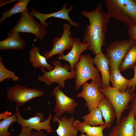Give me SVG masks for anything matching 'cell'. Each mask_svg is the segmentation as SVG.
<instances>
[{"mask_svg":"<svg viewBox=\"0 0 136 136\" xmlns=\"http://www.w3.org/2000/svg\"><path fill=\"white\" fill-rule=\"evenodd\" d=\"M7 93V99L15 103L18 106H22L30 100L45 94L43 90L28 88L18 84L10 87Z\"/></svg>","mask_w":136,"mask_h":136,"instance_id":"8","label":"cell"},{"mask_svg":"<svg viewBox=\"0 0 136 136\" xmlns=\"http://www.w3.org/2000/svg\"><path fill=\"white\" fill-rule=\"evenodd\" d=\"M99 91L113 106L116 113V123L117 124L121 119L123 112L127 108L129 102L133 99V95L130 93V89L127 88L125 92L121 93L110 85L106 87H100Z\"/></svg>","mask_w":136,"mask_h":136,"instance_id":"5","label":"cell"},{"mask_svg":"<svg viewBox=\"0 0 136 136\" xmlns=\"http://www.w3.org/2000/svg\"><path fill=\"white\" fill-rule=\"evenodd\" d=\"M12 113L10 112L6 111L0 114V119L7 118L12 116Z\"/></svg>","mask_w":136,"mask_h":136,"instance_id":"33","label":"cell"},{"mask_svg":"<svg viewBox=\"0 0 136 136\" xmlns=\"http://www.w3.org/2000/svg\"><path fill=\"white\" fill-rule=\"evenodd\" d=\"M97 107L100 110L105 120L106 128H110L116 117L115 110L109 100L105 96L100 102Z\"/></svg>","mask_w":136,"mask_h":136,"instance_id":"19","label":"cell"},{"mask_svg":"<svg viewBox=\"0 0 136 136\" xmlns=\"http://www.w3.org/2000/svg\"><path fill=\"white\" fill-rule=\"evenodd\" d=\"M71 25L67 23L63 24L61 36L60 37H57L53 39L52 49L49 51L45 52L44 54V56L47 60L56 54L64 55L65 50L71 49L74 38L71 36Z\"/></svg>","mask_w":136,"mask_h":136,"instance_id":"9","label":"cell"},{"mask_svg":"<svg viewBox=\"0 0 136 136\" xmlns=\"http://www.w3.org/2000/svg\"><path fill=\"white\" fill-rule=\"evenodd\" d=\"M136 63V44L129 50L122 61L119 68L120 72L133 68Z\"/></svg>","mask_w":136,"mask_h":136,"instance_id":"25","label":"cell"},{"mask_svg":"<svg viewBox=\"0 0 136 136\" xmlns=\"http://www.w3.org/2000/svg\"><path fill=\"white\" fill-rule=\"evenodd\" d=\"M16 112L9 117L3 119L0 122V136H11V132L8 131L10 125L15 122H17Z\"/></svg>","mask_w":136,"mask_h":136,"instance_id":"26","label":"cell"},{"mask_svg":"<svg viewBox=\"0 0 136 136\" xmlns=\"http://www.w3.org/2000/svg\"><path fill=\"white\" fill-rule=\"evenodd\" d=\"M93 64V58L89 54H81L78 62L75 66L76 90L90 79L92 81L101 83V78L99 71Z\"/></svg>","mask_w":136,"mask_h":136,"instance_id":"3","label":"cell"},{"mask_svg":"<svg viewBox=\"0 0 136 136\" xmlns=\"http://www.w3.org/2000/svg\"><path fill=\"white\" fill-rule=\"evenodd\" d=\"M79 136H87V135H85L84 134V133H81V135Z\"/></svg>","mask_w":136,"mask_h":136,"instance_id":"36","label":"cell"},{"mask_svg":"<svg viewBox=\"0 0 136 136\" xmlns=\"http://www.w3.org/2000/svg\"><path fill=\"white\" fill-rule=\"evenodd\" d=\"M87 45L82 43L80 39L77 37L74 38L72 48L66 55H59L58 58L59 60H65L69 64L71 71H74L75 65L78 62L82 53L87 50Z\"/></svg>","mask_w":136,"mask_h":136,"instance_id":"15","label":"cell"},{"mask_svg":"<svg viewBox=\"0 0 136 136\" xmlns=\"http://www.w3.org/2000/svg\"><path fill=\"white\" fill-rule=\"evenodd\" d=\"M30 0H19L10 9L2 13V16L0 18V23L3 22L7 18L18 13L24 12L27 8V6Z\"/></svg>","mask_w":136,"mask_h":136,"instance_id":"24","label":"cell"},{"mask_svg":"<svg viewBox=\"0 0 136 136\" xmlns=\"http://www.w3.org/2000/svg\"><path fill=\"white\" fill-rule=\"evenodd\" d=\"M29 13L27 8L24 12L21 13L17 23L10 31L31 33L36 36V40H42L47 34V29L35 20Z\"/></svg>","mask_w":136,"mask_h":136,"instance_id":"6","label":"cell"},{"mask_svg":"<svg viewBox=\"0 0 136 136\" xmlns=\"http://www.w3.org/2000/svg\"><path fill=\"white\" fill-rule=\"evenodd\" d=\"M93 60L96 68L101 73V87H106L110 85V61L106 54H104L102 52H100L93 58Z\"/></svg>","mask_w":136,"mask_h":136,"instance_id":"16","label":"cell"},{"mask_svg":"<svg viewBox=\"0 0 136 136\" xmlns=\"http://www.w3.org/2000/svg\"><path fill=\"white\" fill-rule=\"evenodd\" d=\"M128 32L130 38L136 42V25L128 27Z\"/></svg>","mask_w":136,"mask_h":136,"instance_id":"29","label":"cell"},{"mask_svg":"<svg viewBox=\"0 0 136 136\" xmlns=\"http://www.w3.org/2000/svg\"><path fill=\"white\" fill-rule=\"evenodd\" d=\"M110 18L129 27L136 25V0H104Z\"/></svg>","mask_w":136,"mask_h":136,"instance_id":"2","label":"cell"},{"mask_svg":"<svg viewBox=\"0 0 136 136\" xmlns=\"http://www.w3.org/2000/svg\"><path fill=\"white\" fill-rule=\"evenodd\" d=\"M54 115L52 119L54 123L57 122L59 126L56 130L58 136H77L78 131L74 125L75 119L74 117L72 116L67 118L65 116L59 117Z\"/></svg>","mask_w":136,"mask_h":136,"instance_id":"17","label":"cell"},{"mask_svg":"<svg viewBox=\"0 0 136 136\" xmlns=\"http://www.w3.org/2000/svg\"><path fill=\"white\" fill-rule=\"evenodd\" d=\"M110 71V81L112 83V87L121 92H125L132 79L128 80L124 77L118 68H115Z\"/></svg>","mask_w":136,"mask_h":136,"instance_id":"21","label":"cell"},{"mask_svg":"<svg viewBox=\"0 0 136 136\" xmlns=\"http://www.w3.org/2000/svg\"><path fill=\"white\" fill-rule=\"evenodd\" d=\"M134 72V75L133 78H132L131 80L129 83L128 88L130 89V92L132 93L134 91L136 86V65H135L133 67Z\"/></svg>","mask_w":136,"mask_h":136,"instance_id":"28","label":"cell"},{"mask_svg":"<svg viewBox=\"0 0 136 136\" xmlns=\"http://www.w3.org/2000/svg\"><path fill=\"white\" fill-rule=\"evenodd\" d=\"M2 57L0 56V82L7 78L12 79L14 81H18L19 78L16 75L15 72L7 69L4 65Z\"/></svg>","mask_w":136,"mask_h":136,"instance_id":"27","label":"cell"},{"mask_svg":"<svg viewBox=\"0 0 136 136\" xmlns=\"http://www.w3.org/2000/svg\"><path fill=\"white\" fill-rule=\"evenodd\" d=\"M15 108L17 113V122L21 127H27L37 131L44 130L48 133L53 131L50 125V121L53 117L51 113H48V116L46 120H45L43 114L40 112L36 113L33 117L25 119L20 115L18 106L16 105Z\"/></svg>","mask_w":136,"mask_h":136,"instance_id":"10","label":"cell"},{"mask_svg":"<svg viewBox=\"0 0 136 136\" xmlns=\"http://www.w3.org/2000/svg\"><path fill=\"white\" fill-rule=\"evenodd\" d=\"M130 110L136 116V92L133 95L132 101L131 105Z\"/></svg>","mask_w":136,"mask_h":136,"instance_id":"31","label":"cell"},{"mask_svg":"<svg viewBox=\"0 0 136 136\" xmlns=\"http://www.w3.org/2000/svg\"><path fill=\"white\" fill-rule=\"evenodd\" d=\"M101 83L91 81L87 82L82 86V90L77 96L81 97L86 101L85 105L89 112L92 109L97 107L100 102L105 97L104 95L99 91Z\"/></svg>","mask_w":136,"mask_h":136,"instance_id":"11","label":"cell"},{"mask_svg":"<svg viewBox=\"0 0 136 136\" xmlns=\"http://www.w3.org/2000/svg\"><path fill=\"white\" fill-rule=\"evenodd\" d=\"M20 32L9 31L8 37L0 42V50H21L26 46L25 41L21 37Z\"/></svg>","mask_w":136,"mask_h":136,"instance_id":"18","label":"cell"},{"mask_svg":"<svg viewBox=\"0 0 136 136\" xmlns=\"http://www.w3.org/2000/svg\"><path fill=\"white\" fill-rule=\"evenodd\" d=\"M89 112L82 117L84 122L92 126L105 125L101 112L98 107L92 109Z\"/></svg>","mask_w":136,"mask_h":136,"instance_id":"23","label":"cell"},{"mask_svg":"<svg viewBox=\"0 0 136 136\" xmlns=\"http://www.w3.org/2000/svg\"><path fill=\"white\" fill-rule=\"evenodd\" d=\"M51 63L54 67L51 71H47L44 68H41L43 75L38 77L37 80L39 81L44 82L48 86H50L53 83H56L59 87L63 88L66 80L75 77V70L69 72V64L63 65L60 60H57L53 61Z\"/></svg>","mask_w":136,"mask_h":136,"instance_id":"4","label":"cell"},{"mask_svg":"<svg viewBox=\"0 0 136 136\" xmlns=\"http://www.w3.org/2000/svg\"><path fill=\"white\" fill-rule=\"evenodd\" d=\"M32 129L27 127H21V129L18 136H29Z\"/></svg>","mask_w":136,"mask_h":136,"instance_id":"30","label":"cell"},{"mask_svg":"<svg viewBox=\"0 0 136 136\" xmlns=\"http://www.w3.org/2000/svg\"><path fill=\"white\" fill-rule=\"evenodd\" d=\"M51 93L55 97V115L60 117L65 112L72 114L75 112V108L78 106L76 101L66 95L59 86L54 88Z\"/></svg>","mask_w":136,"mask_h":136,"instance_id":"12","label":"cell"},{"mask_svg":"<svg viewBox=\"0 0 136 136\" xmlns=\"http://www.w3.org/2000/svg\"><path fill=\"white\" fill-rule=\"evenodd\" d=\"M81 14L89 22L86 26L82 42L87 45V50L96 55L102 52L101 47L106 45L108 24L110 18L107 13L104 11L101 3L93 10H83Z\"/></svg>","mask_w":136,"mask_h":136,"instance_id":"1","label":"cell"},{"mask_svg":"<svg viewBox=\"0 0 136 136\" xmlns=\"http://www.w3.org/2000/svg\"><path fill=\"white\" fill-rule=\"evenodd\" d=\"M29 61L33 68H44L47 69L48 71L53 69V66L49 64L46 58L40 54L38 47H33L29 51Z\"/></svg>","mask_w":136,"mask_h":136,"instance_id":"20","label":"cell"},{"mask_svg":"<svg viewBox=\"0 0 136 136\" xmlns=\"http://www.w3.org/2000/svg\"><path fill=\"white\" fill-rule=\"evenodd\" d=\"M67 3H65L60 10L51 13H42L37 11L32 7L31 8V12H29V13L31 16L38 19L40 21L42 25L45 28L49 25V23L46 21V20L49 18L52 17L66 20L69 22L71 25L77 28L79 27V25L78 23L72 20L69 15V12L74 9V7L71 6L67 8Z\"/></svg>","mask_w":136,"mask_h":136,"instance_id":"13","label":"cell"},{"mask_svg":"<svg viewBox=\"0 0 136 136\" xmlns=\"http://www.w3.org/2000/svg\"><path fill=\"white\" fill-rule=\"evenodd\" d=\"M29 136H47L46 134L42 130L32 131Z\"/></svg>","mask_w":136,"mask_h":136,"instance_id":"32","label":"cell"},{"mask_svg":"<svg viewBox=\"0 0 136 136\" xmlns=\"http://www.w3.org/2000/svg\"><path fill=\"white\" fill-rule=\"evenodd\" d=\"M135 115L130 110L128 114L121 119L107 136H134Z\"/></svg>","mask_w":136,"mask_h":136,"instance_id":"14","label":"cell"},{"mask_svg":"<svg viewBox=\"0 0 136 136\" xmlns=\"http://www.w3.org/2000/svg\"><path fill=\"white\" fill-rule=\"evenodd\" d=\"M18 0H0V7L9 3Z\"/></svg>","mask_w":136,"mask_h":136,"instance_id":"34","label":"cell"},{"mask_svg":"<svg viewBox=\"0 0 136 136\" xmlns=\"http://www.w3.org/2000/svg\"><path fill=\"white\" fill-rule=\"evenodd\" d=\"M134 128L135 129V135L136 136V116H135L134 122Z\"/></svg>","mask_w":136,"mask_h":136,"instance_id":"35","label":"cell"},{"mask_svg":"<svg viewBox=\"0 0 136 136\" xmlns=\"http://www.w3.org/2000/svg\"><path fill=\"white\" fill-rule=\"evenodd\" d=\"M135 44V41L131 38L115 41L110 44L106 50V54L110 61V71L119 68L127 54Z\"/></svg>","mask_w":136,"mask_h":136,"instance_id":"7","label":"cell"},{"mask_svg":"<svg viewBox=\"0 0 136 136\" xmlns=\"http://www.w3.org/2000/svg\"><path fill=\"white\" fill-rule=\"evenodd\" d=\"M74 125L78 131L86 133L88 136H105L103 133V130L107 128L105 125L92 126L77 120L75 121Z\"/></svg>","mask_w":136,"mask_h":136,"instance_id":"22","label":"cell"}]
</instances>
